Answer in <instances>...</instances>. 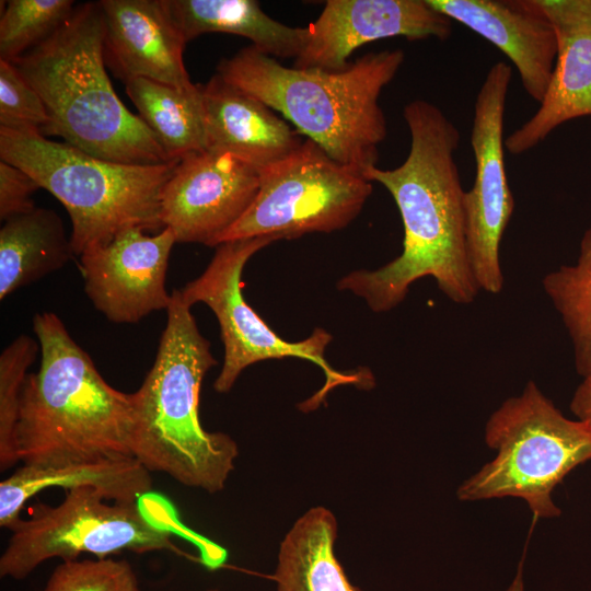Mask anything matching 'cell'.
<instances>
[{"label": "cell", "mask_w": 591, "mask_h": 591, "mask_svg": "<svg viewBox=\"0 0 591 591\" xmlns=\"http://www.w3.org/2000/svg\"><path fill=\"white\" fill-rule=\"evenodd\" d=\"M403 115L410 135L405 161L392 170L375 165L364 172L396 202L404 227L402 253L378 269L348 274L337 288L362 298L374 312H387L405 299L412 283L431 277L452 302L473 303L480 290L468 257L465 190L455 161L460 132L425 100L409 102Z\"/></svg>", "instance_id": "1"}, {"label": "cell", "mask_w": 591, "mask_h": 591, "mask_svg": "<svg viewBox=\"0 0 591 591\" xmlns=\"http://www.w3.org/2000/svg\"><path fill=\"white\" fill-rule=\"evenodd\" d=\"M40 364L27 373L15 431L22 465L58 467L134 457V393L111 386L51 312L34 315Z\"/></svg>", "instance_id": "2"}, {"label": "cell", "mask_w": 591, "mask_h": 591, "mask_svg": "<svg viewBox=\"0 0 591 591\" xmlns=\"http://www.w3.org/2000/svg\"><path fill=\"white\" fill-rule=\"evenodd\" d=\"M404 58L403 50L386 49L325 71L285 67L251 45L222 59L217 73L282 114L332 159L364 173L386 137L379 97Z\"/></svg>", "instance_id": "3"}, {"label": "cell", "mask_w": 591, "mask_h": 591, "mask_svg": "<svg viewBox=\"0 0 591 591\" xmlns=\"http://www.w3.org/2000/svg\"><path fill=\"white\" fill-rule=\"evenodd\" d=\"M104 37L99 1L76 4L49 37L13 62L46 105L50 126L45 136H59L111 162H171L147 124L127 109L113 89Z\"/></svg>", "instance_id": "4"}, {"label": "cell", "mask_w": 591, "mask_h": 591, "mask_svg": "<svg viewBox=\"0 0 591 591\" xmlns=\"http://www.w3.org/2000/svg\"><path fill=\"white\" fill-rule=\"evenodd\" d=\"M171 294L155 360L134 392L132 455L149 472L215 494L224 488L239 449L229 434L200 424L201 382L217 360L181 290Z\"/></svg>", "instance_id": "5"}, {"label": "cell", "mask_w": 591, "mask_h": 591, "mask_svg": "<svg viewBox=\"0 0 591 591\" xmlns=\"http://www.w3.org/2000/svg\"><path fill=\"white\" fill-rule=\"evenodd\" d=\"M0 158L25 171L62 204L78 256L128 228L162 230V192L179 161L116 163L36 130L5 128H0Z\"/></svg>", "instance_id": "6"}, {"label": "cell", "mask_w": 591, "mask_h": 591, "mask_svg": "<svg viewBox=\"0 0 591 591\" xmlns=\"http://www.w3.org/2000/svg\"><path fill=\"white\" fill-rule=\"evenodd\" d=\"M485 441L495 457L463 482L462 501L515 497L536 518H557L555 488L591 461V425L567 418L534 381L507 398L488 418Z\"/></svg>", "instance_id": "7"}, {"label": "cell", "mask_w": 591, "mask_h": 591, "mask_svg": "<svg viewBox=\"0 0 591 591\" xmlns=\"http://www.w3.org/2000/svg\"><path fill=\"white\" fill-rule=\"evenodd\" d=\"M281 240L276 235L228 241L218 248L205 269L182 290L184 301L208 305L218 318L224 359L221 371L213 383L218 393H227L242 371L257 361L294 357L318 366L325 375L324 386L301 409L312 410L321 405L334 387L345 384L370 389L374 378L368 369L339 372L325 360L324 351L332 336L316 328L304 340L291 343L279 337L245 301L241 279L247 260L263 247Z\"/></svg>", "instance_id": "8"}, {"label": "cell", "mask_w": 591, "mask_h": 591, "mask_svg": "<svg viewBox=\"0 0 591 591\" xmlns=\"http://www.w3.org/2000/svg\"><path fill=\"white\" fill-rule=\"evenodd\" d=\"M105 500L96 489L82 487L66 490L58 506L37 503L30 519L20 517L9 528L0 576L21 580L46 560H73L85 553L106 558L123 551L175 549L176 531L151 522L139 502Z\"/></svg>", "instance_id": "9"}, {"label": "cell", "mask_w": 591, "mask_h": 591, "mask_svg": "<svg viewBox=\"0 0 591 591\" xmlns=\"http://www.w3.org/2000/svg\"><path fill=\"white\" fill-rule=\"evenodd\" d=\"M371 193L372 182L362 171L335 161L305 138L297 151L260 172L256 198L220 244L339 230L359 215Z\"/></svg>", "instance_id": "10"}, {"label": "cell", "mask_w": 591, "mask_h": 591, "mask_svg": "<svg viewBox=\"0 0 591 591\" xmlns=\"http://www.w3.org/2000/svg\"><path fill=\"white\" fill-rule=\"evenodd\" d=\"M512 69L498 61L477 93L471 130L475 159L473 186L464 194L466 240L479 290L498 294L503 287L500 243L514 209L505 165L503 121Z\"/></svg>", "instance_id": "11"}, {"label": "cell", "mask_w": 591, "mask_h": 591, "mask_svg": "<svg viewBox=\"0 0 591 591\" xmlns=\"http://www.w3.org/2000/svg\"><path fill=\"white\" fill-rule=\"evenodd\" d=\"M260 172L211 150L181 159L161 196V222L176 243L218 246L256 198Z\"/></svg>", "instance_id": "12"}, {"label": "cell", "mask_w": 591, "mask_h": 591, "mask_svg": "<svg viewBox=\"0 0 591 591\" xmlns=\"http://www.w3.org/2000/svg\"><path fill=\"white\" fill-rule=\"evenodd\" d=\"M143 231L125 229L107 244L80 255L84 291L109 322L138 323L171 304L165 277L176 237L169 228L153 236Z\"/></svg>", "instance_id": "13"}, {"label": "cell", "mask_w": 591, "mask_h": 591, "mask_svg": "<svg viewBox=\"0 0 591 591\" xmlns=\"http://www.w3.org/2000/svg\"><path fill=\"white\" fill-rule=\"evenodd\" d=\"M304 47L293 67L343 71L360 46L396 36L445 40L452 20L427 0H328L306 27Z\"/></svg>", "instance_id": "14"}, {"label": "cell", "mask_w": 591, "mask_h": 591, "mask_svg": "<svg viewBox=\"0 0 591 591\" xmlns=\"http://www.w3.org/2000/svg\"><path fill=\"white\" fill-rule=\"evenodd\" d=\"M477 33L513 63L525 92L543 100L554 71L557 37L536 0H427Z\"/></svg>", "instance_id": "15"}, {"label": "cell", "mask_w": 591, "mask_h": 591, "mask_svg": "<svg viewBox=\"0 0 591 591\" xmlns=\"http://www.w3.org/2000/svg\"><path fill=\"white\" fill-rule=\"evenodd\" d=\"M104 59L124 82L147 78L178 89L194 86L183 61L185 39L162 0H101Z\"/></svg>", "instance_id": "16"}, {"label": "cell", "mask_w": 591, "mask_h": 591, "mask_svg": "<svg viewBox=\"0 0 591 591\" xmlns=\"http://www.w3.org/2000/svg\"><path fill=\"white\" fill-rule=\"evenodd\" d=\"M201 92L206 150L231 154L262 172L305 140L268 105L218 73L201 84Z\"/></svg>", "instance_id": "17"}, {"label": "cell", "mask_w": 591, "mask_h": 591, "mask_svg": "<svg viewBox=\"0 0 591 591\" xmlns=\"http://www.w3.org/2000/svg\"><path fill=\"white\" fill-rule=\"evenodd\" d=\"M557 56L537 111L505 139V149L522 154L566 121L591 116V22L552 24Z\"/></svg>", "instance_id": "18"}, {"label": "cell", "mask_w": 591, "mask_h": 591, "mask_svg": "<svg viewBox=\"0 0 591 591\" xmlns=\"http://www.w3.org/2000/svg\"><path fill=\"white\" fill-rule=\"evenodd\" d=\"M51 487L66 490L92 487L113 502H139L151 490L152 478L136 457L58 467L22 465L0 483V526L9 529L30 498Z\"/></svg>", "instance_id": "19"}, {"label": "cell", "mask_w": 591, "mask_h": 591, "mask_svg": "<svg viewBox=\"0 0 591 591\" xmlns=\"http://www.w3.org/2000/svg\"><path fill=\"white\" fill-rule=\"evenodd\" d=\"M185 42L206 33H228L252 40L270 57L294 58L306 38L305 27L285 25L254 0H162Z\"/></svg>", "instance_id": "20"}, {"label": "cell", "mask_w": 591, "mask_h": 591, "mask_svg": "<svg viewBox=\"0 0 591 591\" xmlns=\"http://www.w3.org/2000/svg\"><path fill=\"white\" fill-rule=\"evenodd\" d=\"M74 255L61 218L35 207L0 230V299L62 268Z\"/></svg>", "instance_id": "21"}, {"label": "cell", "mask_w": 591, "mask_h": 591, "mask_svg": "<svg viewBox=\"0 0 591 591\" xmlns=\"http://www.w3.org/2000/svg\"><path fill=\"white\" fill-rule=\"evenodd\" d=\"M337 521L324 507L308 510L280 544L277 591H362L348 580L335 556Z\"/></svg>", "instance_id": "22"}, {"label": "cell", "mask_w": 591, "mask_h": 591, "mask_svg": "<svg viewBox=\"0 0 591 591\" xmlns=\"http://www.w3.org/2000/svg\"><path fill=\"white\" fill-rule=\"evenodd\" d=\"M139 116L171 161L206 150L201 84L178 89L147 78L125 82Z\"/></svg>", "instance_id": "23"}, {"label": "cell", "mask_w": 591, "mask_h": 591, "mask_svg": "<svg viewBox=\"0 0 591 591\" xmlns=\"http://www.w3.org/2000/svg\"><path fill=\"white\" fill-rule=\"evenodd\" d=\"M542 286L570 337L577 373L591 379V227L577 260L546 274Z\"/></svg>", "instance_id": "24"}, {"label": "cell", "mask_w": 591, "mask_h": 591, "mask_svg": "<svg viewBox=\"0 0 591 591\" xmlns=\"http://www.w3.org/2000/svg\"><path fill=\"white\" fill-rule=\"evenodd\" d=\"M0 18V59L14 62L71 14L72 0H9Z\"/></svg>", "instance_id": "25"}, {"label": "cell", "mask_w": 591, "mask_h": 591, "mask_svg": "<svg viewBox=\"0 0 591 591\" xmlns=\"http://www.w3.org/2000/svg\"><path fill=\"white\" fill-rule=\"evenodd\" d=\"M39 344L27 335L18 336L0 355V470L19 461L15 431L20 397L27 369L36 359Z\"/></svg>", "instance_id": "26"}, {"label": "cell", "mask_w": 591, "mask_h": 591, "mask_svg": "<svg viewBox=\"0 0 591 591\" xmlns=\"http://www.w3.org/2000/svg\"><path fill=\"white\" fill-rule=\"evenodd\" d=\"M44 591H139V582L125 559H73L54 569Z\"/></svg>", "instance_id": "27"}, {"label": "cell", "mask_w": 591, "mask_h": 591, "mask_svg": "<svg viewBox=\"0 0 591 591\" xmlns=\"http://www.w3.org/2000/svg\"><path fill=\"white\" fill-rule=\"evenodd\" d=\"M50 116L40 95L13 62L0 59V128L46 135Z\"/></svg>", "instance_id": "28"}, {"label": "cell", "mask_w": 591, "mask_h": 591, "mask_svg": "<svg viewBox=\"0 0 591 591\" xmlns=\"http://www.w3.org/2000/svg\"><path fill=\"white\" fill-rule=\"evenodd\" d=\"M40 188L36 181L22 169L0 161V219L5 221L25 213L36 206L32 195Z\"/></svg>", "instance_id": "29"}, {"label": "cell", "mask_w": 591, "mask_h": 591, "mask_svg": "<svg viewBox=\"0 0 591 591\" xmlns=\"http://www.w3.org/2000/svg\"><path fill=\"white\" fill-rule=\"evenodd\" d=\"M570 410L577 419L591 425V379H582L577 386L570 402Z\"/></svg>", "instance_id": "30"}, {"label": "cell", "mask_w": 591, "mask_h": 591, "mask_svg": "<svg viewBox=\"0 0 591 591\" xmlns=\"http://www.w3.org/2000/svg\"><path fill=\"white\" fill-rule=\"evenodd\" d=\"M523 564H524V560L522 558L520 560V563H519L518 571H517L512 582L510 583V586L508 587V589L506 591H524Z\"/></svg>", "instance_id": "31"}, {"label": "cell", "mask_w": 591, "mask_h": 591, "mask_svg": "<svg viewBox=\"0 0 591 591\" xmlns=\"http://www.w3.org/2000/svg\"><path fill=\"white\" fill-rule=\"evenodd\" d=\"M205 591H219L217 589H208V590H205Z\"/></svg>", "instance_id": "32"}]
</instances>
